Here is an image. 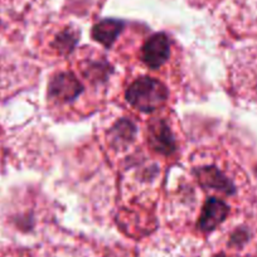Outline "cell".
Segmentation results:
<instances>
[{
  "label": "cell",
  "instance_id": "obj_4",
  "mask_svg": "<svg viewBox=\"0 0 257 257\" xmlns=\"http://www.w3.org/2000/svg\"><path fill=\"white\" fill-rule=\"evenodd\" d=\"M169 56L170 42L164 33H157L149 37L140 52L142 61L152 70L162 67L163 64L167 63Z\"/></svg>",
  "mask_w": 257,
  "mask_h": 257
},
{
  "label": "cell",
  "instance_id": "obj_10",
  "mask_svg": "<svg viewBox=\"0 0 257 257\" xmlns=\"http://www.w3.org/2000/svg\"><path fill=\"white\" fill-rule=\"evenodd\" d=\"M248 239V233L244 229H237L231 236V244L234 246H242Z\"/></svg>",
  "mask_w": 257,
  "mask_h": 257
},
{
  "label": "cell",
  "instance_id": "obj_6",
  "mask_svg": "<svg viewBox=\"0 0 257 257\" xmlns=\"http://www.w3.org/2000/svg\"><path fill=\"white\" fill-rule=\"evenodd\" d=\"M149 145L163 155H169L175 150L174 135L164 120L158 118L149 125Z\"/></svg>",
  "mask_w": 257,
  "mask_h": 257
},
{
  "label": "cell",
  "instance_id": "obj_11",
  "mask_svg": "<svg viewBox=\"0 0 257 257\" xmlns=\"http://www.w3.org/2000/svg\"><path fill=\"white\" fill-rule=\"evenodd\" d=\"M216 257H228V256H226V254H223V253H221V254H217Z\"/></svg>",
  "mask_w": 257,
  "mask_h": 257
},
{
  "label": "cell",
  "instance_id": "obj_8",
  "mask_svg": "<svg viewBox=\"0 0 257 257\" xmlns=\"http://www.w3.org/2000/svg\"><path fill=\"white\" fill-rule=\"evenodd\" d=\"M135 135H137V127L134 123L128 120H120L112 126L108 138H110L111 144L117 145L120 148L121 145H127L134 139Z\"/></svg>",
  "mask_w": 257,
  "mask_h": 257
},
{
  "label": "cell",
  "instance_id": "obj_1",
  "mask_svg": "<svg viewBox=\"0 0 257 257\" xmlns=\"http://www.w3.org/2000/svg\"><path fill=\"white\" fill-rule=\"evenodd\" d=\"M168 90L164 83L153 77H140L130 83L126 90L128 105L143 112H152L165 103Z\"/></svg>",
  "mask_w": 257,
  "mask_h": 257
},
{
  "label": "cell",
  "instance_id": "obj_2",
  "mask_svg": "<svg viewBox=\"0 0 257 257\" xmlns=\"http://www.w3.org/2000/svg\"><path fill=\"white\" fill-rule=\"evenodd\" d=\"M82 92L83 86L72 72H58L49 81L48 97L61 105L73 102Z\"/></svg>",
  "mask_w": 257,
  "mask_h": 257
},
{
  "label": "cell",
  "instance_id": "obj_7",
  "mask_svg": "<svg viewBox=\"0 0 257 257\" xmlns=\"http://www.w3.org/2000/svg\"><path fill=\"white\" fill-rule=\"evenodd\" d=\"M122 28V22L117 21V19H105V21L98 22L93 27L92 37L95 41H97L98 43L108 48V47H111L115 43Z\"/></svg>",
  "mask_w": 257,
  "mask_h": 257
},
{
  "label": "cell",
  "instance_id": "obj_5",
  "mask_svg": "<svg viewBox=\"0 0 257 257\" xmlns=\"http://www.w3.org/2000/svg\"><path fill=\"white\" fill-rule=\"evenodd\" d=\"M197 177H198L199 184L204 190H211L212 193L218 192L227 196L234 192L233 183L219 168L214 165H204V167L198 168Z\"/></svg>",
  "mask_w": 257,
  "mask_h": 257
},
{
  "label": "cell",
  "instance_id": "obj_9",
  "mask_svg": "<svg viewBox=\"0 0 257 257\" xmlns=\"http://www.w3.org/2000/svg\"><path fill=\"white\" fill-rule=\"evenodd\" d=\"M76 42H77V34L75 32L66 29V31L61 32L58 36L56 37L53 44V48L58 52L59 54H66L68 53L70 49L75 47Z\"/></svg>",
  "mask_w": 257,
  "mask_h": 257
},
{
  "label": "cell",
  "instance_id": "obj_3",
  "mask_svg": "<svg viewBox=\"0 0 257 257\" xmlns=\"http://www.w3.org/2000/svg\"><path fill=\"white\" fill-rule=\"evenodd\" d=\"M229 214L228 204L221 198L212 196L202 206L198 217V229L208 233L218 228Z\"/></svg>",
  "mask_w": 257,
  "mask_h": 257
}]
</instances>
